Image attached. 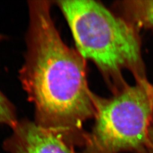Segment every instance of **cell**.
Wrapping results in <instances>:
<instances>
[{"label": "cell", "instance_id": "obj_4", "mask_svg": "<svg viewBox=\"0 0 153 153\" xmlns=\"http://www.w3.org/2000/svg\"><path fill=\"white\" fill-rule=\"evenodd\" d=\"M12 130L3 143L9 153H76L75 147L35 121L18 120Z\"/></svg>", "mask_w": 153, "mask_h": 153}, {"label": "cell", "instance_id": "obj_2", "mask_svg": "<svg viewBox=\"0 0 153 153\" xmlns=\"http://www.w3.org/2000/svg\"><path fill=\"white\" fill-rule=\"evenodd\" d=\"M71 29L76 51L97 66L114 93L127 85L122 72L146 79L137 27L93 0L55 2Z\"/></svg>", "mask_w": 153, "mask_h": 153}, {"label": "cell", "instance_id": "obj_5", "mask_svg": "<svg viewBox=\"0 0 153 153\" xmlns=\"http://www.w3.org/2000/svg\"><path fill=\"white\" fill-rule=\"evenodd\" d=\"M116 6L135 27L153 28V0H128L117 2Z\"/></svg>", "mask_w": 153, "mask_h": 153}, {"label": "cell", "instance_id": "obj_6", "mask_svg": "<svg viewBox=\"0 0 153 153\" xmlns=\"http://www.w3.org/2000/svg\"><path fill=\"white\" fill-rule=\"evenodd\" d=\"M3 38L4 36L0 34V40ZM18 120L15 107L0 91V124H6L12 128Z\"/></svg>", "mask_w": 153, "mask_h": 153}, {"label": "cell", "instance_id": "obj_7", "mask_svg": "<svg viewBox=\"0 0 153 153\" xmlns=\"http://www.w3.org/2000/svg\"><path fill=\"white\" fill-rule=\"evenodd\" d=\"M147 151L148 153H153V123L151 125L149 131Z\"/></svg>", "mask_w": 153, "mask_h": 153}, {"label": "cell", "instance_id": "obj_1", "mask_svg": "<svg viewBox=\"0 0 153 153\" xmlns=\"http://www.w3.org/2000/svg\"><path fill=\"white\" fill-rule=\"evenodd\" d=\"M51 7L45 0L28 1L26 52L19 76L34 106L35 122L82 148L84 123L94 118L97 95L89 89L85 60L62 39Z\"/></svg>", "mask_w": 153, "mask_h": 153}, {"label": "cell", "instance_id": "obj_3", "mask_svg": "<svg viewBox=\"0 0 153 153\" xmlns=\"http://www.w3.org/2000/svg\"><path fill=\"white\" fill-rule=\"evenodd\" d=\"M94 124L79 153H148L153 123V85L147 79L112 97H97Z\"/></svg>", "mask_w": 153, "mask_h": 153}]
</instances>
